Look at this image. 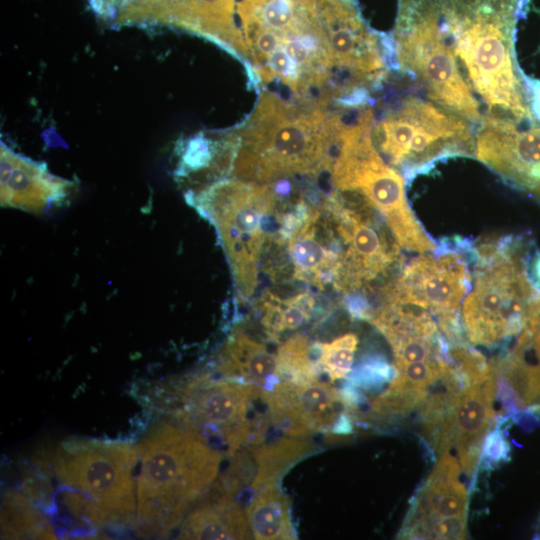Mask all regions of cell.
Wrapping results in <instances>:
<instances>
[{"instance_id": "6da1fadb", "label": "cell", "mask_w": 540, "mask_h": 540, "mask_svg": "<svg viewBox=\"0 0 540 540\" xmlns=\"http://www.w3.org/2000/svg\"><path fill=\"white\" fill-rule=\"evenodd\" d=\"M433 3L459 71L481 108L482 122L487 118L533 122L525 74L514 49L517 22L527 0Z\"/></svg>"}, {"instance_id": "7a4b0ae2", "label": "cell", "mask_w": 540, "mask_h": 540, "mask_svg": "<svg viewBox=\"0 0 540 540\" xmlns=\"http://www.w3.org/2000/svg\"><path fill=\"white\" fill-rule=\"evenodd\" d=\"M328 104L285 100L263 90L252 114L235 131V178L258 183L317 176L327 170Z\"/></svg>"}, {"instance_id": "3957f363", "label": "cell", "mask_w": 540, "mask_h": 540, "mask_svg": "<svg viewBox=\"0 0 540 540\" xmlns=\"http://www.w3.org/2000/svg\"><path fill=\"white\" fill-rule=\"evenodd\" d=\"M139 453L136 528L165 536L211 486L221 454L193 431L166 423L148 433Z\"/></svg>"}, {"instance_id": "277c9868", "label": "cell", "mask_w": 540, "mask_h": 540, "mask_svg": "<svg viewBox=\"0 0 540 540\" xmlns=\"http://www.w3.org/2000/svg\"><path fill=\"white\" fill-rule=\"evenodd\" d=\"M472 263L461 318L467 341L495 347L540 323V294L529 280L521 238L473 244Z\"/></svg>"}, {"instance_id": "5b68a950", "label": "cell", "mask_w": 540, "mask_h": 540, "mask_svg": "<svg viewBox=\"0 0 540 540\" xmlns=\"http://www.w3.org/2000/svg\"><path fill=\"white\" fill-rule=\"evenodd\" d=\"M374 122L369 104L345 111L329 150L327 173L332 186L366 198L383 216L403 250L419 254L434 251L437 244L408 203L405 179L373 143Z\"/></svg>"}, {"instance_id": "8992f818", "label": "cell", "mask_w": 540, "mask_h": 540, "mask_svg": "<svg viewBox=\"0 0 540 540\" xmlns=\"http://www.w3.org/2000/svg\"><path fill=\"white\" fill-rule=\"evenodd\" d=\"M384 45L388 63L409 76L422 96L480 125L481 108L459 71L433 0H398L394 28Z\"/></svg>"}, {"instance_id": "52a82bcc", "label": "cell", "mask_w": 540, "mask_h": 540, "mask_svg": "<svg viewBox=\"0 0 540 540\" xmlns=\"http://www.w3.org/2000/svg\"><path fill=\"white\" fill-rule=\"evenodd\" d=\"M372 140L384 160L406 183L440 161L474 157L473 124L460 115L409 94L384 109L374 122Z\"/></svg>"}, {"instance_id": "ba28073f", "label": "cell", "mask_w": 540, "mask_h": 540, "mask_svg": "<svg viewBox=\"0 0 540 540\" xmlns=\"http://www.w3.org/2000/svg\"><path fill=\"white\" fill-rule=\"evenodd\" d=\"M196 200L198 210L218 231L238 297L248 301L259 284L260 264L274 234L269 232L268 222H277L273 183L226 179Z\"/></svg>"}, {"instance_id": "9c48e42d", "label": "cell", "mask_w": 540, "mask_h": 540, "mask_svg": "<svg viewBox=\"0 0 540 540\" xmlns=\"http://www.w3.org/2000/svg\"><path fill=\"white\" fill-rule=\"evenodd\" d=\"M324 204L334 222L343 253L334 288L348 300L366 296L394 279L405 266L402 248L379 211L354 191H333Z\"/></svg>"}, {"instance_id": "30bf717a", "label": "cell", "mask_w": 540, "mask_h": 540, "mask_svg": "<svg viewBox=\"0 0 540 540\" xmlns=\"http://www.w3.org/2000/svg\"><path fill=\"white\" fill-rule=\"evenodd\" d=\"M263 390L253 384L197 376L184 383L156 386L152 401L185 428L206 441L215 438L232 454L250 438H260L266 429L262 421L250 419L253 402Z\"/></svg>"}, {"instance_id": "8fae6325", "label": "cell", "mask_w": 540, "mask_h": 540, "mask_svg": "<svg viewBox=\"0 0 540 540\" xmlns=\"http://www.w3.org/2000/svg\"><path fill=\"white\" fill-rule=\"evenodd\" d=\"M135 448L126 442L75 439L63 442L52 456V470L64 486L83 495L103 526L133 521Z\"/></svg>"}, {"instance_id": "7c38bea8", "label": "cell", "mask_w": 540, "mask_h": 540, "mask_svg": "<svg viewBox=\"0 0 540 540\" xmlns=\"http://www.w3.org/2000/svg\"><path fill=\"white\" fill-rule=\"evenodd\" d=\"M472 257L471 242L442 241L405 265L378 291V301L421 307L433 315L445 337H457L463 332L459 309L471 288Z\"/></svg>"}, {"instance_id": "4fadbf2b", "label": "cell", "mask_w": 540, "mask_h": 540, "mask_svg": "<svg viewBox=\"0 0 540 540\" xmlns=\"http://www.w3.org/2000/svg\"><path fill=\"white\" fill-rule=\"evenodd\" d=\"M474 157L512 186L540 199V123L485 119L475 131Z\"/></svg>"}, {"instance_id": "5bb4252c", "label": "cell", "mask_w": 540, "mask_h": 540, "mask_svg": "<svg viewBox=\"0 0 540 540\" xmlns=\"http://www.w3.org/2000/svg\"><path fill=\"white\" fill-rule=\"evenodd\" d=\"M270 421L283 433L306 436L317 431L349 433L351 407L343 394L318 379L302 384L278 381L265 390Z\"/></svg>"}, {"instance_id": "9a60e30c", "label": "cell", "mask_w": 540, "mask_h": 540, "mask_svg": "<svg viewBox=\"0 0 540 540\" xmlns=\"http://www.w3.org/2000/svg\"><path fill=\"white\" fill-rule=\"evenodd\" d=\"M459 472L457 459L444 452L414 496L399 538L431 539L436 523L467 518L468 493Z\"/></svg>"}, {"instance_id": "2e32d148", "label": "cell", "mask_w": 540, "mask_h": 540, "mask_svg": "<svg viewBox=\"0 0 540 540\" xmlns=\"http://www.w3.org/2000/svg\"><path fill=\"white\" fill-rule=\"evenodd\" d=\"M296 279L324 289L334 284L342 257V244L323 200L309 218L286 240Z\"/></svg>"}, {"instance_id": "e0dca14e", "label": "cell", "mask_w": 540, "mask_h": 540, "mask_svg": "<svg viewBox=\"0 0 540 540\" xmlns=\"http://www.w3.org/2000/svg\"><path fill=\"white\" fill-rule=\"evenodd\" d=\"M491 366L492 372L487 379L469 383L463 388L456 410L454 443L461 469L469 480L477 471L484 442L495 417L493 402L497 381L492 363Z\"/></svg>"}, {"instance_id": "ac0fdd59", "label": "cell", "mask_w": 540, "mask_h": 540, "mask_svg": "<svg viewBox=\"0 0 540 540\" xmlns=\"http://www.w3.org/2000/svg\"><path fill=\"white\" fill-rule=\"evenodd\" d=\"M240 0H188L176 28L214 41L250 68L249 51L237 21Z\"/></svg>"}, {"instance_id": "d6986e66", "label": "cell", "mask_w": 540, "mask_h": 540, "mask_svg": "<svg viewBox=\"0 0 540 540\" xmlns=\"http://www.w3.org/2000/svg\"><path fill=\"white\" fill-rule=\"evenodd\" d=\"M252 535L247 516L226 490L198 504L179 532L181 539H249Z\"/></svg>"}, {"instance_id": "ffe728a7", "label": "cell", "mask_w": 540, "mask_h": 540, "mask_svg": "<svg viewBox=\"0 0 540 540\" xmlns=\"http://www.w3.org/2000/svg\"><path fill=\"white\" fill-rule=\"evenodd\" d=\"M220 370L229 379L267 389L278 382L277 355L242 329H237L224 345Z\"/></svg>"}, {"instance_id": "44dd1931", "label": "cell", "mask_w": 540, "mask_h": 540, "mask_svg": "<svg viewBox=\"0 0 540 540\" xmlns=\"http://www.w3.org/2000/svg\"><path fill=\"white\" fill-rule=\"evenodd\" d=\"M246 516L255 539H297L291 502L279 485L256 491L246 507Z\"/></svg>"}, {"instance_id": "7402d4cb", "label": "cell", "mask_w": 540, "mask_h": 540, "mask_svg": "<svg viewBox=\"0 0 540 540\" xmlns=\"http://www.w3.org/2000/svg\"><path fill=\"white\" fill-rule=\"evenodd\" d=\"M313 446L305 440L282 438L256 449L253 454L257 471L251 488L254 492L279 485V481L296 462L307 456Z\"/></svg>"}, {"instance_id": "603a6c76", "label": "cell", "mask_w": 540, "mask_h": 540, "mask_svg": "<svg viewBox=\"0 0 540 540\" xmlns=\"http://www.w3.org/2000/svg\"><path fill=\"white\" fill-rule=\"evenodd\" d=\"M2 538H55L52 526L18 491L7 492L2 502Z\"/></svg>"}, {"instance_id": "cb8c5ba5", "label": "cell", "mask_w": 540, "mask_h": 540, "mask_svg": "<svg viewBox=\"0 0 540 540\" xmlns=\"http://www.w3.org/2000/svg\"><path fill=\"white\" fill-rule=\"evenodd\" d=\"M278 381L302 384L317 379L311 360V349L306 337L296 335L278 347Z\"/></svg>"}, {"instance_id": "d4e9b609", "label": "cell", "mask_w": 540, "mask_h": 540, "mask_svg": "<svg viewBox=\"0 0 540 540\" xmlns=\"http://www.w3.org/2000/svg\"><path fill=\"white\" fill-rule=\"evenodd\" d=\"M358 337L347 333L319 345V365L330 380L345 377L352 369Z\"/></svg>"}, {"instance_id": "484cf974", "label": "cell", "mask_w": 540, "mask_h": 540, "mask_svg": "<svg viewBox=\"0 0 540 540\" xmlns=\"http://www.w3.org/2000/svg\"><path fill=\"white\" fill-rule=\"evenodd\" d=\"M391 375L392 368L385 361L371 360L355 370L352 381L355 385L368 388L386 382Z\"/></svg>"}, {"instance_id": "4316f807", "label": "cell", "mask_w": 540, "mask_h": 540, "mask_svg": "<svg viewBox=\"0 0 540 540\" xmlns=\"http://www.w3.org/2000/svg\"><path fill=\"white\" fill-rule=\"evenodd\" d=\"M509 445L503 431L496 428L490 432L484 442L482 459L484 464H497L509 455Z\"/></svg>"}, {"instance_id": "83f0119b", "label": "cell", "mask_w": 540, "mask_h": 540, "mask_svg": "<svg viewBox=\"0 0 540 540\" xmlns=\"http://www.w3.org/2000/svg\"><path fill=\"white\" fill-rule=\"evenodd\" d=\"M529 109L533 121L540 123V81L524 75Z\"/></svg>"}, {"instance_id": "f1b7e54d", "label": "cell", "mask_w": 540, "mask_h": 540, "mask_svg": "<svg viewBox=\"0 0 540 540\" xmlns=\"http://www.w3.org/2000/svg\"><path fill=\"white\" fill-rule=\"evenodd\" d=\"M93 9L102 17L116 20L130 0H89Z\"/></svg>"}, {"instance_id": "f546056e", "label": "cell", "mask_w": 540, "mask_h": 540, "mask_svg": "<svg viewBox=\"0 0 540 540\" xmlns=\"http://www.w3.org/2000/svg\"><path fill=\"white\" fill-rule=\"evenodd\" d=\"M526 269L530 282L540 294V252L537 251L534 257L527 258Z\"/></svg>"}]
</instances>
